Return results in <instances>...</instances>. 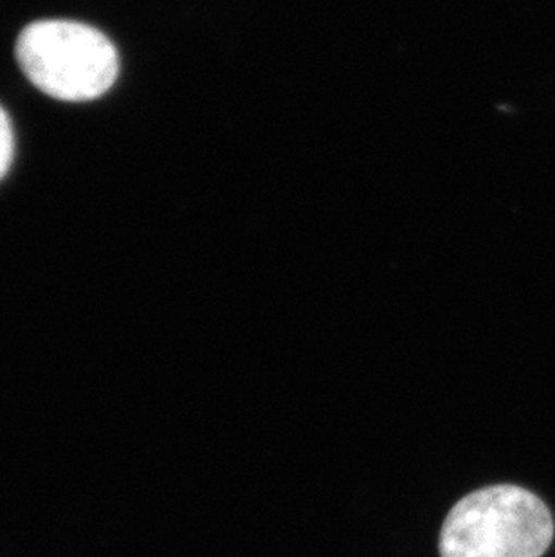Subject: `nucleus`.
I'll return each mask as SVG.
<instances>
[{"label": "nucleus", "instance_id": "nucleus-1", "mask_svg": "<svg viewBox=\"0 0 555 557\" xmlns=\"http://www.w3.org/2000/svg\"><path fill=\"white\" fill-rule=\"evenodd\" d=\"M551 509L519 485L472 491L442 523L441 557H543L554 542Z\"/></svg>", "mask_w": 555, "mask_h": 557}, {"label": "nucleus", "instance_id": "nucleus-2", "mask_svg": "<svg viewBox=\"0 0 555 557\" xmlns=\"http://www.w3.org/2000/svg\"><path fill=\"white\" fill-rule=\"evenodd\" d=\"M16 60L33 85L63 101L96 100L111 89L120 73L111 40L79 22L27 26L16 42Z\"/></svg>", "mask_w": 555, "mask_h": 557}, {"label": "nucleus", "instance_id": "nucleus-3", "mask_svg": "<svg viewBox=\"0 0 555 557\" xmlns=\"http://www.w3.org/2000/svg\"><path fill=\"white\" fill-rule=\"evenodd\" d=\"M13 159V131H11L10 117L0 107V180L10 170Z\"/></svg>", "mask_w": 555, "mask_h": 557}]
</instances>
